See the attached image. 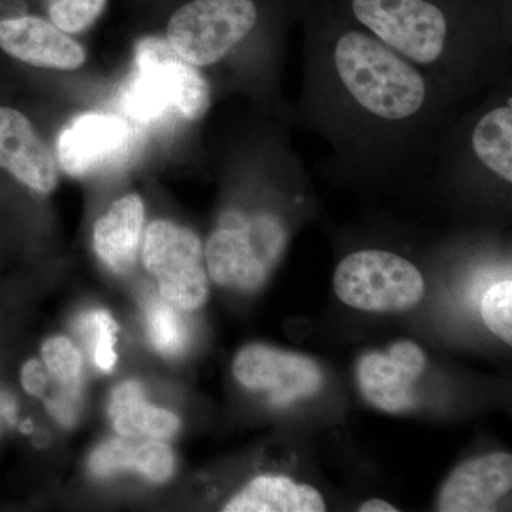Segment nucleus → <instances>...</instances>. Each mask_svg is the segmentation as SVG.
<instances>
[{"label": "nucleus", "instance_id": "nucleus-1", "mask_svg": "<svg viewBox=\"0 0 512 512\" xmlns=\"http://www.w3.org/2000/svg\"><path fill=\"white\" fill-rule=\"evenodd\" d=\"M328 57L336 89L353 111L376 126L416 127L433 106L430 77L367 30L340 33Z\"/></svg>", "mask_w": 512, "mask_h": 512}, {"label": "nucleus", "instance_id": "nucleus-2", "mask_svg": "<svg viewBox=\"0 0 512 512\" xmlns=\"http://www.w3.org/2000/svg\"><path fill=\"white\" fill-rule=\"evenodd\" d=\"M211 104L208 80L174 52L165 37L138 40L133 73L121 93V107L141 124L200 120Z\"/></svg>", "mask_w": 512, "mask_h": 512}, {"label": "nucleus", "instance_id": "nucleus-3", "mask_svg": "<svg viewBox=\"0 0 512 512\" xmlns=\"http://www.w3.org/2000/svg\"><path fill=\"white\" fill-rule=\"evenodd\" d=\"M288 242L289 229L275 212H225L204 247L208 276L224 288L256 291L281 261Z\"/></svg>", "mask_w": 512, "mask_h": 512}, {"label": "nucleus", "instance_id": "nucleus-4", "mask_svg": "<svg viewBox=\"0 0 512 512\" xmlns=\"http://www.w3.org/2000/svg\"><path fill=\"white\" fill-rule=\"evenodd\" d=\"M350 8L367 32L426 74L456 55L451 20L430 0H350Z\"/></svg>", "mask_w": 512, "mask_h": 512}, {"label": "nucleus", "instance_id": "nucleus-5", "mask_svg": "<svg viewBox=\"0 0 512 512\" xmlns=\"http://www.w3.org/2000/svg\"><path fill=\"white\" fill-rule=\"evenodd\" d=\"M261 20L256 0H183L165 26V40L185 62L204 69L227 59Z\"/></svg>", "mask_w": 512, "mask_h": 512}, {"label": "nucleus", "instance_id": "nucleus-6", "mask_svg": "<svg viewBox=\"0 0 512 512\" xmlns=\"http://www.w3.org/2000/svg\"><path fill=\"white\" fill-rule=\"evenodd\" d=\"M336 296L357 311L402 313L420 305L426 281L404 256L382 249L352 252L333 276Z\"/></svg>", "mask_w": 512, "mask_h": 512}, {"label": "nucleus", "instance_id": "nucleus-7", "mask_svg": "<svg viewBox=\"0 0 512 512\" xmlns=\"http://www.w3.org/2000/svg\"><path fill=\"white\" fill-rule=\"evenodd\" d=\"M143 264L156 278L161 298L184 312L201 309L210 295L204 245L190 228L151 222L144 234Z\"/></svg>", "mask_w": 512, "mask_h": 512}, {"label": "nucleus", "instance_id": "nucleus-8", "mask_svg": "<svg viewBox=\"0 0 512 512\" xmlns=\"http://www.w3.org/2000/svg\"><path fill=\"white\" fill-rule=\"evenodd\" d=\"M0 53L39 69L76 70L86 62L84 47L35 15L28 0H0Z\"/></svg>", "mask_w": 512, "mask_h": 512}, {"label": "nucleus", "instance_id": "nucleus-9", "mask_svg": "<svg viewBox=\"0 0 512 512\" xmlns=\"http://www.w3.org/2000/svg\"><path fill=\"white\" fill-rule=\"evenodd\" d=\"M136 143L133 126L110 113L79 114L56 141L60 168L74 178L89 177L126 160Z\"/></svg>", "mask_w": 512, "mask_h": 512}, {"label": "nucleus", "instance_id": "nucleus-10", "mask_svg": "<svg viewBox=\"0 0 512 512\" xmlns=\"http://www.w3.org/2000/svg\"><path fill=\"white\" fill-rule=\"evenodd\" d=\"M232 372L245 389L265 393L278 406L311 399L325 384L311 357L259 343L239 350Z\"/></svg>", "mask_w": 512, "mask_h": 512}, {"label": "nucleus", "instance_id": "nucleus-11", "mask_svg": "<svg viewBox=\"0 0 512 512\" xmlns=\"http://www.w3.org/2000/svg\"><path fill=\"white\" fill-rule=\"evenodd\" d=\"M427 369V356L412 340H399L386 352H370L357 363L363 397L386 413H404L417 403L416 383Z\"/></svg>", "mask_w": 512, "mask_h": 512}, {"label": "nucleus", "instance_id": "nucleus-12", "mask_svg": "<svg viewBox=\"0 0 512 512\" xmlns=\"http://www.w3.org/2000/svg\"><path fill=\"white\" fill-rule=\"evenodd\" d=\"M0 177L40 194L59 183V170L36 127L23 111L0 104Z\"/></svg>", "mask_w": 512, "mask_h": 512}, {"label": "nucleus", "instance_id": "nucleus-13", "mask_svg": "<svg viewBox=\"0 0 512 512\" xmlns=\"http://www.w3.org/2000/svg\"><path fill=\"white\" fill-rule=\"evenodd\" d=\"M512 488V456L493 453L460 464L441 488V512L493 511Z\"/></svg>", "mask_w": 512, "mask_h": 512}, {"label": "nucleus", "instance_id": "nucleus-14", "mask_svg": "<svg viewBox=\"0 0 512 512\" xmlns=\"http://www.w3.org/2000/svg\"><path fill=\"white\" fill-rule=\"evenodd\" d=\"M144 217L140 195L128 194L114 201L94 225V251L116 274H127L136 264Z\"/></svg>", "mask_w": 512, "mask_h": 512}, {"label": "nucleus", "instance_id": "nucleus-15", "mask_svg": "<svg viewBox=\"0 0 512 512\" xmlns=\"http://www.w3.org/2000/svg\"><path fill=\"white\" fill-rule=\"evenodd\" d=\"M131 440L114 439L97 447L89 460L94 476L107 477L128 470L136 471L153 483H165L173 477L174 454L163 440Z\"/></svg>", "mask_w": 512, "mask_h": 512}, {"label": "nucleus", "instance_id": "nucleus-16", "mask_svg": "<svg viewBox=\"0 0 512 512\" xmlns=\"http://www.w3.org/2000/svg\"><path fill=\"white\" fill-rule=\"evenodd\" d=\"M322 494L285 476H258L225 504V512H323Z\"/></svg>", "mask_w": 512, "mask_h": 512}, {"label": "nucleus", "instance_id": "nucleus-17", "mask_svg": "<svg viewBox=\"0 0 512 512\" xmlns=\"http://www.w3.org/2000/svg\"><path fill=\"white\" fill-rule=\"evenodd\" d=\"M109 416L114 429L126 439H170L181 426L174 413L147 403L136 382H124L114 389Z\"/></svg>", "mask_w": 512, "mask_h": 512}, {"label": "nucleus", "instance_id": "nucleus-18", "mask_svg": "<svg viewBox=\"0 0 512 512\" xmlns=\"http://www.w3.org/2000/svg\"><path fill=\"white\" fill-rule=\"evenodd\" d=\"M471 151L485 170L503 183H512V104L511 99L481 114L471 131Z\"/></svg>", "mask_w": 512, "mask_h": 512}, {"label": "nucleus", "instance_id": "nucleus-19", "mask_svg": "<svg viewBox=\"0 0 512 512\" xmlns=\"http://www.w3.org/2000/svg\"><path fill=\"white\" fill-rule=\"evenodd\" d=\"M42 360L50 379L62 387V394L49 403L50 412L64 424H72L82 390L83 356L72 340L64 336L47 339Z\"/></svg>", "mask_w": 512, "mask_h": 512}, {"label": "nucleus", "instance_id": "nucleus-20", "mask_svg": "<svg viewBox=\"0 0 512 512\" xmlns=\"http://www.w3.org/2000/svg\"><path fill=\"white\" fill-rule=\"evenodd\" d=\"M167 301L148 303L147 332L154 348L165 356H175L183 352L188 340V330L183 316Z\"/></svg>", "mask_w": 512, "mask_h": 512}, {"label": "nucleus", "instance_id": "nucleus-21", "mask_svg": "<svg viewBox=\"0 0 512 512\" xmlns=\"http://www.w3.org/2000/svg\"><path fill=\"white\" fill-rule=\"evenodd\" d=\"M45 18L69 35H80L96 25L109 0H39Z\"/></svg>", "mask_w": 512, "mask_h": 512}, {"label": "nucleus", "instance_id": "nucleus-22", "mask_svg": "<svg viewBox=\"0 0 512 512\" xmlns=\"http://www.w3.org/2000/svg\"><path fill=\"white\" fill-rule=\"evenodd\" d=\"M481 318L493 335L512 345V282H498L488 288L481 301Z\"/></svg>", "mask_w": 512, "mask_h": 512}, {"label": "nucleus", "instance_id": "nucleus-23", "mask_svg": "<svg viewBox=\"0 0 512 512\" xmlns=\"http://www.w3.org/2000/svg\"><path fill=\"white\" fill-rule=\"evenodd\" d=\"M84 325L92 336L93 360L103 372H110L116 365L117 325L106 311H94L84 319Z\"/></svg>", "mask_w": 512, "mask_h": 512}, {"label": "nucleus", "instance_id": "nucleus-24", "mask_svg": "<svg viewBox=\"0 0 512 512\" xmlns=\"http://www.w3.org/2000/svg\"><path fill=\"white\" fill-rule=\"evenodd\" d=\"M19 382L25 393L32 397H45L50 376L40 359H28L20 367Z\"/></svg>", "mask_w": 512, "mask_h": 512}, {"label": "nucleus", "instance_id": "nucleus-25", "mask_svg": "<svg viewBox=\"0 0 512 512\" xmlns=\"http://www.w3.org/2000/svg\"><path fill=\"white\" fill-rule=\"evenodd\" d=\"M18 423V402L8 387L0 384V443L5 439L6 431Z\"/></svg>", "mask_w": 512, "mask_h": 512}, {"label": "nucleus", "instance_id": "nucleus-26", "mask_svg": "<svg viewBox=\"0 0 512 512\" xmlns=\"http://www.w3.org/2000/svg\"><path fill=\"white\" fill-rule=\"evenodd\" d=\"M360 512H397L394 505L387 503V501L380 500V498H372V500L366 501L357 508Z\"/></svg>", "mask_w": 512, "mask_h": 512}]
</instances>
